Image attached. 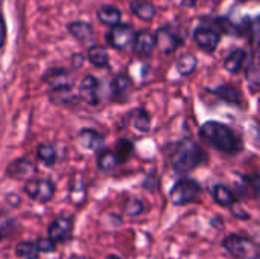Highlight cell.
I'll return each mask as SVG.
<instances>
[{
    "label": "cell",
    "instance_id": "obj_16",
    "mask_svg": "<svg viewBox=\"0 0 260 259\" xmlns=\"http://www.w3.org/2000/svg\"><path fill=\"white\" fill-rule=\"evenodd\" d=\"M96 15H98V18H99V21H101L102 24H107V26H111V27L120 24V17H122V14H120V11H119L116 6L104 5V6H101V8L96 11Z\"/></svg>",
    "mask_w": 260,
    "mask_h": 259
},
{
    "label": "cell",
    "instance_id": "obj_3",
    "mask_svg": "<svg viewBox=\"0 0 260 259\" xmlns=\"http://www.w3.org/2000/svg\"><path fill=\"white\" fill-rule=\"evenodd\" d=\"M222 246L225 250L238 259H259L260 249L259 246L241 235H229L224 241Z\"/></svg>",
    "mask_w": 260,
    "mask_h": 259
},
{
    "label": "cell",
    "instance_id": "obj_34",
    "mask_svg": "<svg viewBox=\"0 0 260 259\" xmlns=\"http://www.w3.org/2000/svg\"><path fill=\"white\" fill-rule=\"evenodd\" d=\"M256 55H257V60H256V61H259V63H260V40H259V43H257V49H256Z\"/></svg>",
    "mask_w": 260,
    "mask_h": 259
},
{
    "label": "cell",
    "instance_id": "obj_4",
    "mask_svg": "<svg viewBox=\"0 0 260 259\" xmlns=\"http://www.w3.org/2000/svg\"><path fill=\"white\" fill-rule=\"evenodd\" d=\"M200 192H201V186L195 180L183 179L174 185V188L171 189L169 198L174 205L181 206V205H187V203L195 202L198 198Z\"/></svg>",
    "mask_w": 260,
    "mask_h": 259
},
{
    "label": "cell",
    "instance_id": "obj_23",
    "mask_svg": "<svg viewBox=\"0 0 260 259\" xmlns=\"http://www.w3.org/2000/svg\"><path fill=\"white\" fill-rule=\"evenodd\" d=\"M117 163H119V160H117L114 151H110V150L99 151V156H98V166H99V169H102V171H111V169L116 168Z\"/></svg>",
    "mask_w": 260,
    "mask_h": 259
},
{
    "label": "cell",
    "instance_id": "obj_22",
    "mask_svg": "<svg viewBox=\"0 0 260 259\" xmlns=\"http://www.w3.org/2000/svg\"><path fill=\"white\" fill-rule=\"evenodd\" d=\"M88 60L93 66L96 67H107L110 64V56L107 53V50L101 46H91L88 49Z\"/></svg>",
    "mask_w": 260,
    "mask_h": 259
},
{
    "label": "cell",
    "instance_id": "obj_19",
    "mask_svg": "<svg viewBox=\"0 0 260 259\" xmlns=\"http://www.w3.org/2000/svg\"><path fill=\"white\" fill-rule=\"evenodd\" d=\"M111 89H113V98L114 99L125 101L126 96H128V92L131 89V79L126 75H117L113 79Z\"/></svg>",
    "mask_w": 260,
    "mask_h": 259
},
{
    "label": "cell",
    "instance_id": "obj_31",
    "mask_svg": "<svg viewBox=\"0 0 260 259\" xmlns=\"http://www.w3.org/2000/svg\"><path fill=\"white\" fill-rule=\"evenodd\" d=\"M55 243L52 241V240H49V238H40L38 241H37V247H38V250H40V253L41 252H52L53 249H55Z\"/></svg>",
    "mask_w": 260,
    "mask_h": 259
},
{
    "label": "cell",
    "instance_id": "obj_15",
    "mask_svg": "<svg viewBox=\"0 0 260 259\" xmlns=\"http://www.w3.org/2000/svg\"><path fill=\"white\" fill-rule=\"evenodd\" d=\"M131 11L143 21H152L157 15V9L149 0H133Z\"/></svg>",
    "mask_w": 260,
    "mask_h": 259
},
{
    "label": "cell",
    "instance_id": "obj_7",
    "mask_svg": "<svg viewBox=\"0 0 260 259\" xmlns=\"http://www.w3.org/2000/svg\"><path fill=\"white\" fill-rule=\"evenodd\" d=\"M24 192L27 197L38 203L50 202L55 195V186L49 179H32L24 185Z\"/></svg>",
    "mask_w": 260,
    "mask_h": 259
},
{
    "label": "cell",
    "instance_id": "obj_32",
    "mask_svg": "<svg viewBox=\"0 0 260 259\" xmlns=\"http://www.w3.org/2000/svg\"><path fill=\"white\" fill-rule=\"evenodd\" d=\"M81 195L82 200H85V186L84 183H72V202L76 200V195Z\"/></svg>",
    "mask_w": 260,
    "mask_h": 259
},
{
    "label": "cell",
    "instance_id": "obj_14",
    "mask_svg": "<svg viewBox=\"0 0 260 259\" xmlns=\"http://www.w3.org/2000/svg\"><path fill=\"white\" fill-rule=\"evenodd\" d=\"M79 142L90 151H102L104 148V136L91 128H85L79 133Z\"/></svg>",
    "mask_w": 260,
    "mask_h": 259
},
{
    "label": "cell",
    "instance_id": "obj_12",
    "mask_svg": "<svg viewBox=\"0 0 260 259\" xmlns=\"http://www.w3.org/2000/svg\"><path fill=\"white\" fill-rule=\"evenodd\" d=\"M37 166L32 160L26 159V157H21V159H17V160H12L8 168H6V174L12 179H27L30 177L34 172H35Z\"/></svg>",
    "mask_w": 260,
    "mask_h": 259
},
{
    "label": "cell",
    "instance_id": "obj_26",
    "mask_svg": "<svg viewBox=\"0 0 260 259\" xmlns=\"http://www.w3.org/2000/svg\"><path fill=\"white\" fill-rule=\"evenodd\" d=\"M37 156H38V159H40L44 165H47V166H52V165L56 162V151H55V148H53L52 145H49V143H41V145H38V148H37Z\"/></svg>",
    "mask_w": 260,
    "mask_h": 259
},
{
    "label": "cell",
    "instance_id": "obj_17",
    "mask_svg": "<svg viewBox=\"0 0 260 259\" xmlns=\"http://www.w3.org/2000/svg\"><path fill=\"white\" fill-rule=\"evenodd\" d=\"M247 52L244 50V49H235V50H232L227 56H225V60H224V67H225V70L227 72H230V73H238L241 69H242V66L245 64V60H247Z\"/></svg>",
    "mask_w": 260,
    "mask_h": 259
},
{
    "label": "cell",
    "instance_id": "obj_30",
    "mask_svg": "<svg viewBox=\"0 0 260 259\" xmlns=\"http://www.w3.org/2000/svg\"><path fill=\"white\" fill-rule=\"evenodd\" d=\"M143 209H145L143 203H142L140 200H137V198H131V200L126 203V206H125V212H126L129 217H137V215H140V214L143 212Z\"/></svg>",
    "mask_w": 260,
    "mask_h": 259
},
{
    "label": "cell",
    "instance_id": "obj_29",
    "mask_svg": "<svg viewBox=\"0 0 260 259\" xmlns=\"http://www.w3.org/2000/svg\"><path fill=\"white\" fill-rule=\"evenodd\" d=\"M247 78H248V82L256 87V89H260V63L259 61H254L248 70H247Z\"/></svg>",
    "mask_w": 260,
    "mask_h": 259
},
{
    "label": "cell",
    "instance_id": "obj_18",
    "mask_svg": "<svg viewBox=\"0 0 260 259\" xmlns=\"http://www.w3.org/2000/svg\"><path fill=\"white\" fill-rule=\"evenodd\" d=\"M69 32L81 43H88L93 40V27L85 21H73L69 24Z\"/></svg>",
    "mask_w": 260,
    "mask_h": 259
},
{
    "label": "cell",
    "instance_id": "obj_25",
    "mask_svg": "<svg viewBox=\"0 0 260 259\" xmlns=\"http://www.w3.org/2000/svg\"><path fill=\"white\" fill-rule=\"evenodd\" d=\"M216 96H219L221 99L230 102V104H238L241 101V93L230 84H225V85H221L215 90H212Z\"/></svg>",
    "mask_w": 260,
    "mask_h": 259
},
{
    "label": "cell",
    "instance_id": "obj_8",
    "mask_svg": "<svg viewBox=\"0 0 260 259\" xmlns=\"http://www.w3.org/2000/svg\"><path fill=\"white\" fill-rule=\"evenodd\" d=\"M136 34L137 32L129 24H117L111 27L110 32L107 34V41L111 47L123 50L134 44Z\"/></svg>",
    "mask_w": 260,
    "mask_h": 259
},
{
    "label": "cell",
    "instance_id": "obj_9",
    "mask_svg": "<svg viewBox=\"0 0 260 259\" xmlns=\"http://www.w3.org/2000/svg\"><path fill=\"white\" fill-rule=\"evenodd\" d=\"M72 231H73V220L70 217H59L49 226L47 238L52 240L55 244L64 243L72 237Z\"/></svg>",
    "mask_w": 260,
    "mask_h": 259
},
{
    "label": "cell",
    "instance_id": "obj_13",
    "mask_svg": "<svg viewBox=\"0 0 260 259\" xmlns=\"http://www.w3.org/2000/svg\"><path fill=\"white\" fill-rule=\"evenodd\" d=\"M134 52L140 56H149L154 49L157 47L155 43V35L151 31H140L136 34V40H134Z\"/></svg>",
    "mask_w": 260,
    "mask_h": 259
},
{
    "label": "cell",
    "instance_id": "obj_6",
    "mask_svg": "<svg viewBox=\"0 0 260 259\" xmlns=\"http://www.w3.org/2000/svg\"><path fill=\"white\" fill-rule=\"evenodd\" d=\"M154 35H155L157 47L163 53H174L183 44V37L172 24H165L158 27Z\"/></svg>",
    "mask_w": 260,
    "mask_h": 259
},
{
    "label": "cell",
    "instance_id": "obj_28",
    "mask_svg": "<svg viewBox=\"0 0 260 259\" xmlns=\"http://www.w3.org/2000/svg\"><path fill=\"white\" fill-rule=\"evenodd\" d=\"M133 151H134L133 142H129L126 139H120L117 142V145H116V151L114 153H116V157H117L119 162H126L131 157Z\"/></svg>",
    "mask_w": 260,
    "mask_h": 259
},
{
    "label": "cell",
    "instance_id": "obj_35",
    "mask_svg": "<svg viewBox=\"0 0 260 259\" xmlns=\"http://www.w3.org/2000/svg\"><path fill=\"white\" fill-rule=\"evenodd\" d=\"M108 259H122V258H119V256H110Z\"/></svg>",
    "mask_w": 260,
    "mask_h": 259
},
{
    "label": "cell",
    "instance_id": "obj_21",
    "mask_svg": "<svg viewBox=\"0 0 260 259\" xmlns=\"http://www.w3.org/2000/svg\"><path fill=\"white\" fill-rule=\"evenodd\" d=\"M197 64H198V60H197L195 55H192V53H184V55H181V56L177 60V70H178L180 75L187 76V75H190V73L195 72Z\"/></svg>",
    "mask_w": 260,
    "mask_h": 259
},
{
    "label": "cell",
    "instance_id": "obj_27",
    "mask_svg": "<svg viewBox=\"0 0 260 259\" xmlns=\"http://www.w3.org/2000/svg\"><path fill=\"white\" fill-rule=\"evenodd\" d=\"M131 118H133V125L139 130V131H148L149 130V124H151V119H149V114L142 110V108H137L131 113Z\"/></svg>",
    "mask_w": 260,
    "mask_h": 259
},
{
    "label": "cell",
    "instance_id": "obj_24",
    "mask_svg": "<svg viewBox=\"0 0 260 259\" xmlns=\"http://www.w3.org/2000/svg\"><path fill=\"white\" fill-rule=\"evenodd\" d=\"M15 255L20 259H38L40 256V250L37 247V243H30V241H24L17 244L15 247Z\"/></svg>",
    "mask_w": 260,
    "mask_h": 259
},
{
    "label": "cell",
    "instance_id": "obj_5",
    "mask_svg": "<svg viewBox=\"0 0 260 259\" xmlns=\"http://www.w3.org/2000/svg\"><path fill=\"white\" fill-rule=\"evenodd\" d=\"M193 40L201 50L207 53H213L221 43V34L210 23H203L195 27Z\"/></svg>",
    "mask_w": 260,
    "mask_h": 259
},
{
    "label": "cell",
    "instance_id": "obj_10",
    "mask_svg": "<svg viewBox=\"0 0 260 259\" xmlns=\"http://www.w3.org/2000/svg\"><path fill=\"white\" fill-rule=\"evenodd\" d=\"M44 81L49 84L52 92L72 90V87H73V79H72L70 73L64 69H50L44 75Z\"/></svg>",
    "mask_w": 260,
    "mask_h": 259
},
{
    "label": "cell",
    "instance_id": "obj_2",
    "mask_svg": "<svg viewBox=\"0 0 260 259\" xmlns=\"http://www.w3.org/2000/svg\"><path fill=\"white\" fill-rule=\"evenodd\" d=\"M204 151L197 142H193L192 139H183L177 142L172 148L171 165L177 172L186 174L198 168L204 162Z\"/></svg>",
    "mask_w": 260,
    "mask_h": 259
},
{
    "label": "cell",
    "instance_id": "obj_20",
    "mask_svg": "<svg viewBox=\"0 0 260 259\" xmlns=\"http://www.w3.org/2000/svg\"><path fill=\"white\" fill-rule=\"evenodd\" d=\"M212 194H213L215 202H216L218 205H221V206H225V208L233 206V203H235V200H236L235 195H233V192H232L229 188L222 186V185H215V186L212 188Z\"/></svg>",
    "mask_w": 260,
    "mask_h": 259
},
{
    "label": "cell",
    "instance_id": "obj_1",
    "mask_svg": "<svg viewBox=\"0 0 260 259\" xmlns=\"http://www.w3.org/2000/svg\"><path fill=\"white\" fill-rule=\"evenodd\" d=\"M200 134L207 143L222 153H238L242 147L239 137L232 131V128L216 121L206 122L200 128Z\"/></svg>",
    "mask_w": 260,
    "mask_h": 259
},
{
    "label": "cell",
    "instance_id": "obj_11",
    "mask_svg": "<svg viewBox=\"0 0 260 259\" xmlns=\"http://www.w3.org/2000/svg\"><path fill=\"white\" fill-rule=\"evenodd\" d=\"M99 89H101L99 79L94 78L93 75H87L85 78H82V81L79 84V96L87 104L98 105L99 104Z\"/></svg>",
    "mask_w": 260,
    "mask_h": 259
},
{
    "label": "cell",
    "instance_id": "obj_36",
    "mask_svg": "<svg viewBox=\"0 0 260 259\" xmlns=\"http://www.w3.org/2000/svg\"><path fill=\"white\" fill-rule=\"evenodd\" d=\"M75 259H84V258H75Z\"/></svg>",
    "mask_w": 260,
    "mask_h": 259
},
{
    "label": "cell",
    "instance_id": "obj_33",
    "mask_svg": "<svg viewBox=\"0 0 260 259\" xmlns=\"http://www.w3.org/2000/svg\"><path fill=\"white\" fill-rule=\"evenodd\" d=\"M5 40H6V24H5L3 15H2V12H0V49H2L3 44H5Z\"/></svg>",
    "mask_w": 260,
    "mask_h": 259
}]
</instances>
